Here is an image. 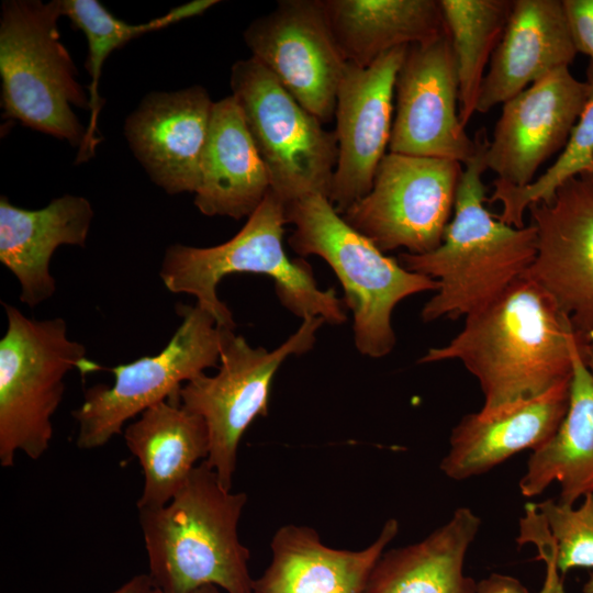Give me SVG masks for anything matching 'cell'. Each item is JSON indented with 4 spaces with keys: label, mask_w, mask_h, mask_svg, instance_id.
Returning <instances> with one entry per match:
<instances>
[{
    "label": "cell",
    "mask_w": 593,
    "mask_h": 593,
    "mask_svg": "<svg viewBox=\"0 0 593 593\" xmlns=\"http://www.w3.org/2000/svg\"><path fill=\"white\" fill-rule=\"evenodd\" d=\"M535 504L555 540L560 573L593 569V493L586 494L578 507L552 499Z\"/></svg>",
    "instance_id": "30"
},
{
    "label": "cell",
    "mask_w": 593,
    "mask_h": 593,
    "mask_svg": "<svg viewBox=\"0 0 593 593\" xmlns=\"http://www.w3.org/2000/svg\"><path fill=\"white\" fill-rule=\"evenodd\" d=\"M588 85L569 67L557 69L503 103L486 149L497 180L522 188L561 152L583 110Z\"/></svg>",
    "instance_id": "16"
},
{
    "label": "cell",
    "mask_w": 593,
    "mask_h": 593,
    "mask_svg": "<svg viewBox=\"0 0 593 593\" xmlns=\"http://www.w3.org/2000/svg\"><path fill=\"white\" fill-rule=\"evenodd\" d=\"M247 495L226 490L205 460L164 506L138 511L147 573L160 593H194L214 585L253 593L249 550L237 525Z\"/></svg>",
    "instance_id": "3"
},
{
    "label": "cell",
    "mask_w": 593,
    "mask_h": 593,
    "mask_svg": "<svg viewBox=\"0 0 593 593\" xmlns=\"http://www.w3.org/2000/svg\"><path fill=\"white\" fill-rule=\"evenodd\" d=\"M536 256L526 272L570 318L575 337L593 328V180L575 177L528 206Z\"/></svg>",
    "instance_id": "15"
},
{
    "label": "cell",
    "mask_w": 593,
    "mask_h": 593,
    "mask_svg": "<svg viewBox=\"0 0 593 593\" xmlns=\"http://www.w3.org/2000/svg\"><path fill=\"white\" fill-rule=\"evenodd\" d=\"M459 79V120L477 112L485 68L503 35L512 0H439Z\"/></svg>",
    "instance_id": "28"
},
{
    "label": "cell",
    "mask_w": 593,
    "mask_h": 593,
    "mask_svg": "<svg viewBox=\"0 0 593 593\" xmlns=\"http://www.w3.org/2000/svg\"><path fill=\"white\" fill-rule=\"evenodd\" d=\"M518 545L534 544L546 564L544 584L538 593H566L563 579L557 567V548L544 516L534 508L525 512L519 521ZM477 593H528V590L511 575L492 573L477 583Z\"/></svg>",
    "instance_id": "31"
},
{
    "label": "cell",
    "mask_w": 593,
    "mask_h": 593,
    "mask_svg": "<svg viewBox=\"0 0 593 593\" xmlns=\"http://www.w3.org/2000/svg\"><path fill=\"white\" fill-rule=\"evenodd\" d=\"M93 209L83 198L65 194L40 210H26L0 199V262L20 284V301L35 307L49 299L56 283L49 271L60 245L83 247Z\"/></svg>",
    "instance_id": "20"
},
{
    "label": "cell",
    "mask_w": 593,
    "mask_h": 593,
    "mask_svg": "<svg viewBox=\"0 0 593 593\" xmlns=\"http://www.w3.org/2000/svg\"><path fill=\"white\" fill-rule=\"evenodd\" d=\"M480 526L469 507L455 510L423 540L383 552L365 593H477V582L463 566Z\"/></svg>",
    "instance_id": "24"
},
{
    "label": "cell",
    "mask_w": 593,
    "mask_h": 593,
    "mask_svg": "<svg viewBox=\"0 0 593 593\" xmlns=\"http://www.w3.org/2000/svg\"><path fill=\"white\" fill-rule=\"evenodd\" d=\"M214 102L201 86L152 92L124 126L135 157L169 194L195 192Z\"/></svg>",
    "instance_id": "17"
},
{
    "label": "cell",
    "mask_w": 593,
    "mask_h": 593,
    "mask_svg": "<svg viewBox=\"0 0 593 593\" xmlns=\"http://www.w3.org/2000/svg\"><path fill=\"white\" fill-rule=\"evenodd\" d=\"M560 0H514L483 78L477 112L503 104L577 55Z\"/></svg>",
    "instance_id": "18"
},
{
    "label": "cell",
    "mask_w": 593,
    "mask_h": 593,
    "mask_svg": "<svg viewBox=\"0 0 593 593\" xmlns=\"http://www.w3.org/2000/svg\"><path fill=\"white\" fill-rule=\"evenodd\" d=\"M588 98L570 137L555 163L525 187L516 188L497 179L488 202H500L499 217L504 223L525 226V213L536 202L549 201L568 180L593 169V64L586 68Z\"/></svg>",
    "instance_id": "29"
},
{
    "label": "cell",
    "mask_w": 593,
    "mask_h": 593,
    "mask_svg": "<svg viewBox=\"0 0 593 593\" xmlns=\"http://www.w3.org/2000/svg\"><path fill=\"white\" fill-rule=\"evenodd\" d=\"M570 382L511 412L484 418L465 415L452 428L450 448L439 468L460 481L483 474L515 454L546 444L561 424Z\"/></svg>",
    "instance_id": "23"
},
{
    "label": "cell",
    "mask_w": 593,
    "mask_h": 593,
    "mask_svg": "<svg viewBox=\"0 0 593 593\" xmlns=\"http://www.w3.org/2000/svg\"><path fill=\"white\" fill-rule=\"evenodd\" d=\"M581 178H584V179H589V180H593V169L582 176H580Z\"/></svg>",
    "instance_id": "37"
},
{
    "label": "cell",
    "mask_w": 593,
    "mask_h": 593,
    "mask_svg": "<svg viewBox=\"0 0 593 593\" xmlns=\"http://www.w3.org/2000/svg\"><path fill=\"white\" fill-rule=\"evenodd\" d=\"M8 326L0 339V465H14L18 452L40 459L51 446L52 417L72 369L82 374L100 366L86 347L68 337L61 317L34 320L2 302Z\"/></svg>",
    "instance_id": "7"
},
{
    "label": "cell",
    "mask_w": 593,
    "mask_h": 593,
    "mask_svg": "<svg viewBox=\"0 0 593 593\" xmlns=\"http://www.w3.org/2000/svg\"><path fill=\"white\" fill-rule=\"evenodd\" d=\"M244 41L283 88L322 123L335 114L346 60L328 24L322 0H281L255 19Z\"/></svg>",
    "instance_id": "12"
},
{
    "label": "cell",
    "mask_w": 593,
    "mask_h": 593,
    "mask_svg": "<svg viewBox=\"0 0 593 593\" xmlns=\"http://www.w3.org/2000/svg\"><path fill=\"white\" fill-rule=\"evenodd\" d=\"M407 48H393L365 68L345 66L336 93L338 156L328 195L339 214L370 191L389 147L395 81Z\"/></svg>",
    "instance_id": "14"
},
{
    "label": "cell",
    "mask_w": 593,
    "mask_h": 593,
    "mask_svg": "<svg viewBox=\"0 0 593 593\" xmlns=\"http://www.w3.org/2000/svg\"><path fill=\"white\" fill-rule=\"evenodd\" d=\"M181 323L163 350L128 363L103 367L114 377L112 385L98 383L85 391L71 412L78 424L76 445L90 450L121 434L127 421L168 399H179L180 388L220 366L226 336L234 329L221 326L204 307L177 304Z\"/></svg>",
    "instance_id": "8"
},
{
    "label": "cell",
    "mask_w": 593,
    "mask_h": 593,
    "mask_svg": "<svg viewBox=\"0 0 593 593\" xmlns=\"http://www.w3.org/2000/svg\"><path fill=\"white\" fill-rule=\"evenodd\" d=\"M389 152L469 161L477 150L459 120V79L448 32L407 48L395 81Z\"/></svg>",
    "instance_id": "13"
},
{
    "label": "cell",
    "mask_w": 593,
    "mask_h": 593,
    "mask_svg": "<svg viewBox=\"0 0 593 593\" xmlns=\"http://www.w3.org/2000/svg\"><path fill=\"white\" fill-rule=\"evenodd\" d=\"M60 0H7L0 19L3 116L80 147L86 128L72 105L90 109L60 42Z\"/></svg>",
    "instance_id": "6"
},
{
    "label": "cell",
    "mask_w": 593,
    "mask_h": 593,
    "mask_svg": "<svg viewBox=\"0 0 593 593\" xmlns=\"http://www.w3.org/2000/svg\"><path fill=\"white\" fill-rule=\"evenodd\" d=\"M474 139L477 150L462 169L440 245L429 253L403 251L398 257L407 270L438 281L436 293L421 311L424 323L467 317L484 309L529 270L536 256V230L530 223L508 225L484 205L482 176L490 141L485 128Z\"/></svg>",
    "instance_id": "2"
},
{
    "label": "cell",
    "mask_w": 593,
    "mask_h": 593,
    "mask_svg": "<svg viewBox=\"0 0 593 593\" xmlns=\"http://www.w3.org/2000/svg\"><path fill=\"white\" fill-rule=\"evenodd\" d=\"M558 483L559 502L573 506L593 493V377L575 347L566 415L552 437L534 450L519 480L526 497Z\"/></svg>",
    "instance_id": "26"
},
{
    "label": "cell",
    "mask_w": 593,
    "mask_h": 593,
    "mask_svg": "<svg viewBox=\"0 0 593 593\" xmlns=\"http://www.w3.org/2000/svg\"><path fill=\"white\" fill-rule=\"evenodd\" d=\"M270 190L265 164L231 94L214 102L194 205L206 216H249Z\"/></svg>",
    "instance_id": "21"
},
{
    "label": "cell",
    "mask_w": 593,
    "mask_h": 593,
    "mask_svg": "<svg viewBox=\"0 0 593 593\" xmlns=\"http://www.w3.org/2000/svg\"><path fill=\"white\" fill-rule=\"evenodd\" d=\"M399 532L388 519L378 538L361 550L335 549L307 526L284 525L272 540V558L253 580V593H365L378 560Z\"/></svg>",
    "instance_id": "19"
},
{
    "label": "cell",
    "mask_w": 593,
    "mask_h": 593,
    "mask_svg": "<svg viewBox=\"0 0 593 593\" xmlns=\"http://www.w3.org/2000/svg\"><path fill=\"white\" fill-rule=\"evenodd\" d=\"M288 238L301 256L323 258L344 289V303L353 312L357 350L370 358L389 355L396 342L392 313L404 299L437 291L438 281L404 268L353 228L329 199L315 193L286 204Z\"/></svg>",
    "instance_id": "5"
},
{
    "label": "cell",
    "mask_w": 593,
    "mask_h": 593,
    "mask_svg": "<svg viewBox=\"0 0 593 593\" xmlns=\"http://www.w3.org/2000/svg\"><path fill=\"white\" fill-rule=\"evenodd\" d=\"M286 203L271 190L231 239L212 247L170 245L163 257L159 277L174 293L195 296L217 323L235 328L232 312L217 296V286L227 275L259 273L275 282L276 294L293 315L322 317L332 325L346 321L344 300L334 288L322 290L312 267L302 259H290L283 248Z\"/></svg>",
    "instance_id": "4"
},
{
    "label": "cell",
    "mask_w": 593,
    "mask_h": 593,
    "mask_svg": "<svg viewBox=\"0 0 593 593\" xmlns=\"http://www.w3.org/2000/svg\"><path fill=\"white\" fill-rule=\"evenodd\" d=\"M194 593H222V591L214 585H206L197 590Z\"/></svg>",
    "instance_id": "36"
},
{
    "label": "cell",
    "mask_w": 593,
    "mask_h": 593,
    "mask_svg": "<svg viewBox=\"0 0 593 593\" xmlns=\"http://www.w3.org/2000/svg\"><path fill=\"white\" fill-rule=\"evenodd\" d=\"M217 2L216 0H193L175 7L164 15L148 22L130 24L115 18L97 0H60L63 15H66L77 29L83 32L88 42L86 68L91 78L88 86L90 118L77 154V164L89 160L101 142V137L97 135L98 116L103 103L99 94V80L108 56L139 35L198 16Z\"/></svg>",
    "instance_id": "27"
},
{
    "label": "cell",
    "mask_w": 593,
    "mask_h": 593,
    "mask_svg": "<svg viewBox=\"0 0 593 593\" xmlns=\"http://www.w3.org/2000/svg\"><path fill=\"white\" fill-rule=\"evenodd\" d=\"M583 593H593V571L589 574L588 580L582 586Z\"/></svg>",
    "instance_id": "35"
},
{
    "label": "cell",
    "mask_w": 593,
    "mask_h": 593,
    "mask_svg": "<svg viewBox=\"0 0 593 593\" xmlns=\"http://www.w3.org/2000/svg\"><path fill=\"white\" fill-rule=\"evenodd\" d=\"M150 593H160V592L154 589Z\"/></svg>",
    "instance_id": "38"
},
{
    "label": "cell",
    "mask_w": 593,
    "mask_h": 593,
    "mask_svg": "<svg viewBox=\"0 0 593 593\" xmlns=\"http://www.w3.org/2000/svg\"><path fill=\"white\" fill-rule=\"evenodd\" d=\"M461 174L456 160L389 152L370 191L342 216L383 253H429L451 220Z\"/></svg>",
    "instance_id": "11"
},
{
    "label": "cell",
    "mask_w": 593,
    "mask_h": 593,
    "mask_svg": "<svg viewBox=\"0 0 593 593\" xmlns=\"http://www.w3.org/2000/svg\"><path fill=\"white\" fill-rule=\"evenodd\" d=\"M324 323L322 317L302 320L300 327L273 350L253 347L233 331L223 344L217 373H202L180 388L181 405L206 424L210 451L205 462L226 490H232L244 433L256 417L268 414L276 372L288 357L313 348Z\"/></svg>",
    "instance_id": "10"
},
{
    "label": "cell",
    "mask_w": 593,
    "mask_h": 593,
    "mask_svg": "<svg viewBox=\"0 0 593 593\" xmlns=\"http://www.w3.org/2000/svg\"><path fill=\"white\" fill-rule=\"evenodd\" d=\"M346 63L365 68L387 52L447 32L436 0H322Z\"/></svg>",
    "instance_id": "25"
},
{
    "label": "cell",
    "mask_w": 593,
    "mask_h": 593,
    "mask_svg": "<svg viewBox=\"0 0 593 593\" xmlns=\"http://www.w3.org/2000/svg\"><path fill=\"white\" fill-rule=\"evenodd\" d=\"M154 585L148 574H137L108 593H150Z\"/></svg>",
    "instance_id": "33"
},
{
    "label": "cell",
    "mask_w": 593,
    "mask_h": 593,
    "mask_svg": "<svg viewBox=\"0 0 593 593\" xmlns=\"http://www.w3.org/2000/svg\"><path fill=\"white\" fill-rule=\"evenodd\" d=\"M139 415L123 432L144 477L136 507L157 508L166 505L208 458L209 432L204 419L182 406L179 399L156 403Z\"/></svg>",
    "instance_id": "22"
},
{
    "label": "cell",
    "mask_w": 593,
    "mask_h": 593,
    "mask_svg": "<svg viewBox=\"0 0 593 593\" xmlns=\"http://www.w3.org/2000/svg\"><path fill=\"white\" fill-rule=\"evenodd\" d=\"M579 355L593 377V328L586 334L575 337Z\"/></svg>",
    "instance_id": "34"
},
{
    "label": "cell",
    "mask_w": 593,
    "mask_h": 593,
    "mask_svg": "<svg viewBox=\"0 0 593 593\" xmlns=\"http://www.w3.org/2000/svg\"><path fill=\"white\" fill-rule=\"evenodd\" d=\"M230 83L270 190L286 204L315 193L328 198L338 156L335 132L325 130L251 56L232 66Z\"/></svg>",
    "instance_id": "9"
},
{
    "label": "cell",
    "mask_w": 593,
    "mask_h": 593,
    "mask_svg": "<svg viewBox=\"0 0 593 593\" xmlns=\"http://www.w3.org/2000/svg\"><path fill=\"white\" fill-rule=\"evenodd\" d=\"M575 347L570 318L525 273L417 362L460 361L478 380L484 396L478 413L489 418L569 383Z\"/></svg>",
    "instance_id": "1"
},
{
    "label": "cell",
    "mask_w": 593,
    "mask_h": 593,
    "mask_svg": "<svg viewBox=\"0 0 593 593\" xmlns=\"http://www.w3.org/2000/svg\"><path fill=\"white\" fill-rule=\"evenodd\" d=\"M562 5L577 53L593 64V0H562Z\"/></svg>",
    "instance_id": "32"
}]
</instances>
